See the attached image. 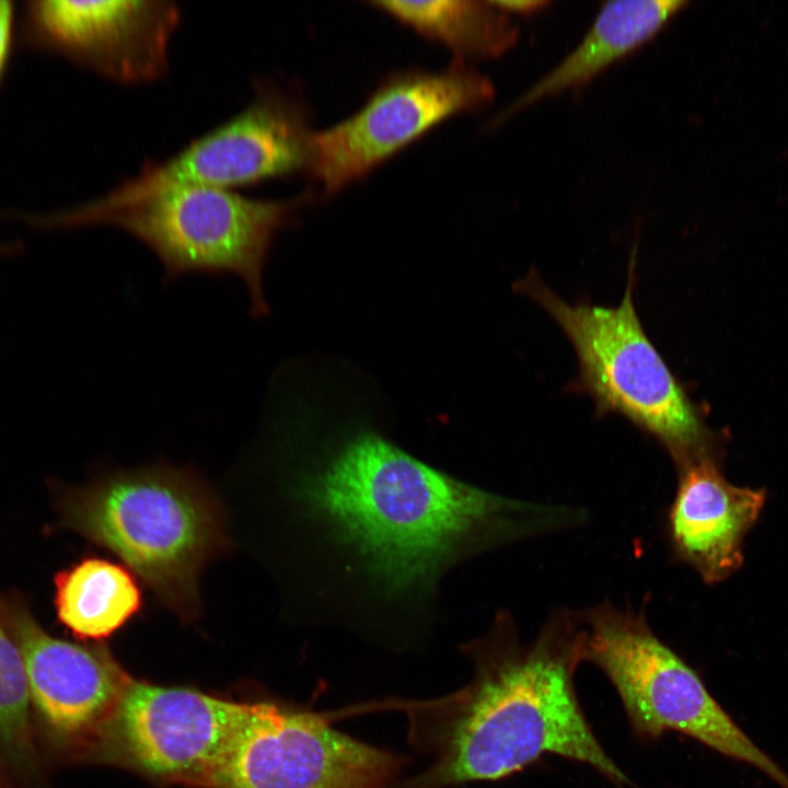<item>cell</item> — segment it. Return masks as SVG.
<instances>
[{"label": "cell", "instance_id": "5b68a950", "mask_svg": "<svg viewBox=\"0 0 788 788\" xmlns=\"http://www.w3.org/2000/svg\"><path fill=\"white\" fill-rule=\"evenodd\" d=\"M66 520L121 558L183 618L198 607L197 579L223 545L219 510L181 472L118 473L77 491Z\"/></svg>", "mask_w": 788, "mask_h": 788}, {"label": "cell", "instance_id": "2e32d148", "mask_svg": "<svg viewBox=\"0 0 788 788\" xmlns=\"http://www.w3.org/2000/svg\"><path fill=\"white\" fill-rule=\"evenodd\" d=\"M420 35L464 58H496L519 38L515 23L491 1H373Z\"/></svg>", "mask_w": 788, "mask_h": 788}, {"label": "cell", "instance_id": "30bf717a", "mask_svg": "<svg viewBox=\"0 0 788 788\" xmlns=\"http://www.w3.org/2000/svg\"><path fill=\"white\" fill-rule=\"evenodd\" d=\"M491 80L456 61L437 71L384 80L351 116L313 134L309 173L325 194L358 181L445 119L487 105Z\"/></svg>", "mask_w": 788, "mask_h": 788}, {"label": "cell", "instance_id": "4fadbf2b", "mask_svg": "<svg viewBox=\"0 0 788 788\" xmlns=\"http://www.w3.org/2000/svg\"><path fill=\"white\" fill-rule=\"evenodd\" d=\"M676 472L665 520L671 552L704 582L719 583L742 566L744 537L763 510L766 491L728 482L720 459H702Z\"/></svg>", "mask_w": 788, "mask_h": 788}, {"label": "cell", "instance_id": "ffe728a7", "mask_svg": "<svg viewBox=\"0 0 788 788\" xmlns=\"http://www.w3.org/2000/svg\"><path fill=\"white\" fill-rule=\"evenodd\" d=\"M19 247H20V245L16 244V243H14V244H3V245H0V254H2V253L8 254V253H11V252H14V251H16Z\"/></svg>", "mask_w": 788, "mask_h": 788}, {"label": "cell", "instance_id": "8fae6325", "mask_svg": "<svg viewBox=\"0 0 788 788\" xmlns=\"http://www.w3.org/2000/svg\"><path fill=\"white\" fill-rule=\"evenodd\" d=\"M179 19L169 0H36L25 5L22 36L115 81L148 82L166 72Z\"/></svg>", "mask_w": 788, "mask_h": 788}, {"label": "cell", "instance_id": "7c38bea8", "mask_svg": "<svg viewBox=\"0 0 788 788\" xmlns=\"http://www.w3.org/2000/svg\"><path fill=\"white\" fill-rule=\"evenodd\" d=\"M24 661L31 703L48 734L80 746L113 709L131 679L105 647L47 634L16 605H4Z\"/></svg>", "mask_w": 788, "mask_h": 788}, {"label": "cell", "instance_id": "3957f363", "mask_svg": "<svg viewBox=\"0 0 788 788\" xmlns=\"http://www.w3.org/2000/svg\"><path fill=\"white\" fill-rule=\"evenodd\" d=\"M635 265L636 247L615 308L569 304L536 271L515 289L536 301L570 339L579 361L577 385L593 398L596 414L624 416L664 448L676 470L720 459L716 436L642 328L633 297Z\"/></svg>", "mask_w": 788, "mask_h": 788}, {"label": "cell", "instance_id": "ac0fdd59", "mask_svg": "<svg viewBox=\"0 0 788 788\" xmlns=\"http://www.w3.org/2000/svg\"><path fill=\"white\" fill-rule=\"evenodd\" d=\"M14 18V3L10 0H0V88L12 54Z\"/></svg>", "mask_w": 788, "mask_h": 788}, {"label": "cell", "instance_id": "52a82bcc", "mask_svg": "<svg viewBox=\"0 0 788 788\" xmlns=\"http://www.w3.org/2000/svg\"><path fill=\"white\" fill-rule=\"evenodd\" d=\"M251 708L195 690L130 679L107 717L79 746L80 755L157 783L201 788Z\"/></svg>", "mask_w": 788, "mask_h": 788}, {"label": "cell", "instance_id": "5bb4252c", "mask_svg": "<svg viewBox=\"0 0 788 788\" xmlns=\"http://www.w3.org/2000/svg\"><path fill=\"white\" fill-rule=\"evenodd\" d=\"M681 0H625L603 4L579 45L498 116L515 112L592 78L652 38L685 5Z\"/></svg>", "mask_w": 788, "mask_h": 788}, {"label": "cell", "instance_id": "9c48e42d", "mask_svg": "<svg viewBox=\"0 0 788 788\" xmlns=\"http://www.w3.org/2000/svg\"><path fill=\"white\" fill-rule=\"evenodd\" d=\"M313 134L303 106L279 88L262 82L253 100L236 115L173 157L148 162L137 176L91 202L112 207L167 187L231 189L309 172Z\"/></svg>", "mask_w": 788, "mask_h": 788}, {"label": "cell", "instance_id": "277c9868", "mask_svg": "<svg viewBox=\"0 0 788 788\" xmlns=\"http://www.w3.org/2000/svg\"><path fill=\"white\" fill-rule=\"evenodd\" d=\"M302 197L266 200L232 189L167 187L130 202L96 207L89 201L53 213L27 217L46 229L96 224L119 228L147 245L170 282L188 273L232 274L247 289L251 313L268 314L263 274L275 236Z\"/></svg>", "mask_w": 788, "mask_h": 788}, {"label": "cell", "instance_id": "e0dca14e", "mask_svg": "<svg viewBox=\"0 0 788 788\" xmlns=\"http://www.w3.org/2000/svg\"><path fill=\"white\" fill-rule=\"evenodd\" d=\"M30 691L22 653L0 603V746L23 781L38 775L30 725Z\"/></svg>", "mask_w": 788, "mask_h": 788}, {"label": "cell", "instance_id": "7a4b0ae2", "mask_svg": "<svg viewBox=\"0 0 788 788\" xmlns=\"http://www.w3.org/2000/svg\"><path fill=\"white\" fill-rule=\"evenodd\" d=\"M583 648L578 612L553 611L529 644L510 614H497L487 633L463 647L473 665L466 685L434 699L379 704L405 714L410 745L429 760L394 788L500 780L545 755L588 765L618 788L633 786L580 705L575 673Z\"/></svg>", "mask_w": 788, "mask_h": 788}, {"label": "cell", "instance_id": "6da1fadb", "mask_svg": "<svg viewBox=\"0 0 788 788\" xmlns=\"http://www.w3.org/2000/svg\"><path fill=\"white\" fill-rule=\"evenodd\" d=\"M289 495L324 618L371 635L418 633L451 569L554 525L548 505L457 479L368 429L313 453Z\"/></svg>", "mask_w": 788, "mask_h": 788}, {"label": "cell", "instance_id": "d6986e66", "mask_svg": "<svg viewBox=\"0 0 788 788\" xmlns=\"http://www.w3.org/2000/svg\"><path fill=\"white\" fill-rule=\"evenodd\" d=\"M491 3L507 14H530L541 10L549 2L545 0H500L491 1Z\"/></svg>", "mask_w": 788, "mask_h": 788}, {"label": "cell", "instance_id": "8992f818", "mask_svg": "<svg viewBox=\"0 0 788 788\" xmlns=\"http://www.w3.org/2000/svg\"><path fill=\"white\" fill-rule=\"evenodd\" d=\"M578 615L584 661L610 680L638 740L651 743L676 731L788 788V775L732 721L697 672L657 636L644 610L605 601Z\"/></svg>", "mask_w": 788, "mask_h": 788}, {"label": "cell", "instance_id": "ba28073f", "mask_svg": "<svg viewBox=\"0 0 788 788\" xmlns=\"http://www.w3.org/2000/svg\"><path fill=\"white\" fill-rule=\"evenodd\" d=\"M329 714L259 702L201 788H394L408 760L334 727Z\"/></svg>", "mask_w": 788, "mask_h": 788}, {"label": "cell", "instance_id": "9a60e30c", "mask_svg": "<svg viewBox=\"0 0 788 788\" xmlns=\"http://www.w3.org/2000/svg\"><path fill=\"white\" fill-rule=\"evenodd\" d=\"M55 606L60 623L74 636L101 640L112 636L140 610L142 595L123 566L88 557L55 578Z\"/></svg>", "mask_w": 788, "mask_h": 788}, {"label": "cell", "instance_id": "44dd1931", "mask_svg": "<svg viewBox=\"0 0 788 788\" xmlns=\"http://www.w3.org/2000/svg\"><path fill=\"white\" fill-rule=\"evenodd\" d=\"M0 788H2V786H1V780H0Z\"/></svg>", "mask_w": 788, "mask_h": 788}]
</instances>
